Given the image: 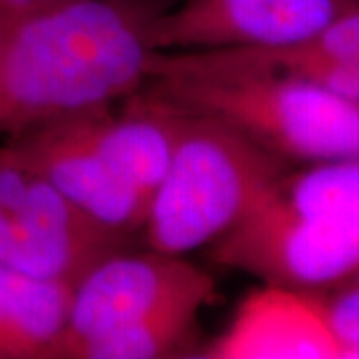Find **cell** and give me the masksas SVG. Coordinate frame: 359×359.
<instances>
[{"label": "cell", "mask_w": 359, "mask_h": 359, "mask_svg": "<svg viewBox=\"0 0 359 359\" xmlns=\"http://www.w3.org/2000/svg\"><path fill=\"white\" fill-rule=\"evenodd\" d=\"M178 0H68L0 50V134L124 100L148 80L152 28Z\"/></svg>", "instance_id": "cell-1"}, {"label": "cell", "mask_w": 359, "mask_h": 359, "mask_svg": "<svg viewBox=\"0 0 359 359\" xmlns=\"http://www.w3.org/2000/svg\"><path fill=\"white\" fill-rule=\"evenodd\" d=\"M210 257L308 294L347 280L359 269V158L290 168Z\"/></svg>", "instance_id": "cell-2"}, {"label": "cell", "mask_w": 359, "mask_h": 359, "mask_svg": "<svg viewBox=\"0 0 359 359\" xmlns=\"http://www.w3.org/2000/svg\"><path fill=\"white\" fill-rule=\"evenodd\" d=\"M290 168L228 122L186 110L166 176L148 204V248L186 256L212 245Z\"/></svg>", "instance_id": "cell-3"}, {"label": "cell", "mask_w": 359, "mask_h": 359, "mask_svg": "<svg viewBox=\"0 0 359 359\" xmlns=\"http://www.w3.org/2000/svg\"><path fill=\"white\" fill-rule=\"evenodd\" d=\"M144 88L214 116L294 166L359 158V104L278 72L156 74Z\"/></svg>", "instance_id": "cell-4"}, {"label": "cell", "mask_w": 359, "mask_h": 359, "mask_svg": "<svg viewBox=\"0 0 359 359\" xmlns=\"http://www.w3.org/2000/svg\"><path fill=\"white\" fill-rule=\"evenodd\" d=\"M196 292H216V282L184 256L150 248L144 254L114 252L74 285L68 323L50 359H74L84 344Z\"/></svg>", "instance_id": "cell-5"}, {"label": "cell", "mask_w": 359, "mask_h": 359, "mask_svg": "<svg viewBox=\"0 0 359 359\" xmlns=\"http://www.w3.org/2000/svg\"><path fill=\"white\" fill-rule=\"evenodd\" d=\"M359 0H182L152 28L156 52L287 48L318 36Z\"/></svg>", "instance_id": "cell-6"}, {"label": "cell", "mask_w": 359, "mask_h": 359, "mask_svg": "<svg viewBox=\"0 0 359 359\" xmlns=\"http://www.w3.org/2000/svg\"><path fill=\"white\" fill-rule=\"evenodd\" d=\"M84 112L54 118L4 142L39 168L86 218L132 240V236L144 230L150 202L98 154L86 134Z\"/></svg>", "instance_id": "cell-7"}, {"label": "cell", "mask_w": 359, "mask_h": 359, "mask_svg": "<svg viewBox=\"0 0 359 359\" xmlns=\"http://www.w3.org/2000/svg\"><path fill=\"white\" fill-rule=\"evenodd\" d=\"M184 118L182 106L142 86L116 114L112 104L88 108L84 124L106 164L150 202L172 162Z\"/></svg>", "instance_id": "cell-8"}, {"label": "cell", "mask_w": 359, "mask_h": 359, "mask_svg": "<svg viewBox=\"0 0 359 359\" xmlns=\"http://www.w3.org/2000/svg\"><path fill=\"white\" fill-rule=\"evenodd\" d=\"M205 358H349L316 294L278 285L248 297Z\"/></svg>", "instance_id": "cell-9"}, {"label": "cell", "mask_w": 359, "mask_h": 359, "mask_svg": "<svg viewBox=\"0 0 359 359\" xmlns=\"http://www.w3.org/2000/svg\"><path fill=\"white\" fill-rule=\"evenodd\" d=\"M76 283L0 266V359H50Z\"/></svg>", "instance_id": "cell-10"}, {"label": "cell", "mask_w": 359, "mask_h": 359, "mask_svg": "<svg viewBox=\"0 0 359 359\" xmlns=\"http://www.w3.org/2000/svg\"><path fill=\"white\" fill-rule=\"evenodd\" d=\"M216 292H196L156 309L150 316L78 349L74 359H152L178 353L190 341L198 316Z\"/></svg>", "instance_id": "cell-11"}, {"label": "cell", "mask_w": 359, "mask_h": 359, "mask_svg": "<svg viewBox=\"0 0 359 359\" xmlns=\"http://www.w3.org/2000/svg\"><path fill=\"white\" fill-rule=\"evenodd\" d=\"M295 58H316L347 62L359 68V8L335 20L318 36L287 48H262Z\"/></svg>", "instance_id": "cell-12"}, {"label": "cell", "mask_w": 359, "mask_h": 359, "mask_svg": "<svg viewBox=\"0 0 359 359\" xmlns=\"http://www.w3.org/2000/svg\"><path fill=\"white\" fill-rule=\"evenodd\" d=\"M316 295L334 334L347 347V355L359 359V269L344 282Z\"/></svg>", "instance_id": "cell-13"}, {"label": "cell", "mask_w": 359, "mask_h": 359, "mask_svg": "<svg viewBox=\"0 0 359 359\" xmlns=\"http://www.w3.org/2000/svg\"><path fill=\"white\" fill-rule=\"evenodd\" d=\"M25 250V233L0 205V266L18 271Z\"/></svg>", "instance_id": "cell-14"}, {"label": "cell", "mask_w": 359, "mask_h": 359, "mask_svg": "<svg viewBox=\"0 0 359 359\" xmlns=\"http://www.w3.org/2000/svg\"><path fill=\"white\" fill-rule=\"evenodd\" d=\"M68 0H0V20L8 28L48 13Z\"/></svg>", "instance_id": "cell-15"}, {"label": "cell", "mask_w": 359, "mask_h": 359, "mask_svg": "<svg viewBox=\"0 0 359 359\" xmlns=\"http://www.w3.org/2000/svg\"><path fill=\"white\" fill-rule=\"evenodd\" d=\"M11 30H13V28H8V26H6L4 22H2V20H0V50H2L4 42H6V39H8Z\"/></svg>", "instance_id": "cell-16"}]
</instances>
